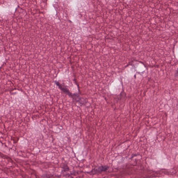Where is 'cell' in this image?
<instances>
[{
    "label": "cell",
    "instance_id": "obj_1",
    "mask_svg": "<svg viewBox=\"0 0 178 178\" xmlns=\"http://www.w3.org/2000/svg\"><path fill=\"white\" fill-rule=\"evenodd\" d=\"M56 84H57L58 87H59L60 89L62 91L64 92L65 93L67 94L69 96L72 97L74 100L79 101L80 102H81V99L80 98L79 96L77 94H72V93L70 92L67 88L65 87V86L62 85V84L59 83V82H56Z\"/></svg>",
    "mask_w": 178,
    "mask_h": 178
}]
</instances>
